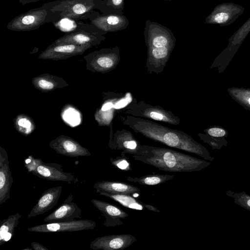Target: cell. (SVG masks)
Listing matches in <instances>:
<instances>
[{"label": "cell", "instance_id": "1", "mask_svg": "<svg viewBox=\"0 0 250 250\" xmlns=\"http://www.w3.org/2000/svg\"><path fill=\"white\" fill-rule=\"evenodd\" d=\"M121 120L124 125L149 139L195 154L205 160L214 159L207 150L184 131L172 129L151 120L131 115L121 116Z\"/></svg>", "mask_w": 250, "mask_h": 250}, {"label": "cell", "instance_id": "2", "mask_svg": "<svg viewBox=\"0 0 250 250\" xmlns=\"http://www.w3.org/2000/svg\"><path fill=\"white\" fill-rule=\"evenodd\" d=\"M135 160L155 167L160 170L191 172L205 168L210 164L190 155L168 148L141 145Z\"/></svg>", "mask_w": 250, "mask_h": 250}, {"label": "cell", "instance_id": "3", "mask_svg": "<svg viewBox=\"0 0 250 250\" xmlns=\"http://www.w3.org/2000/svg\"><path fill=\"white\" fill-rule=\"evenodd\" d=\"M60 15V12L42 5L15 17L7 24V28L14 31H32L45 23L58 21L61 19Z\"/></svg>", "mask_w": 250, "mask_h": 250}, {"label": "cell", "instance_id": "4", "mask_svg": "<svg viewBox=\"0 0 250 250\" xmlns=\"http://www.w3.org/2000/svg\"><path fill=\"white\" fill-rule=\"evenodd\" d=\"M102 0H56L43 4L53 11L61 12V18L75 21L86 20L98 9Z\"/></svg>", "mask_w": 250, "mask_h": 250}, {"label": "cell", "instance_id": "5", "mask_svg": "<svg viewBox=\"0 0 250 250\" xmlns=\"http://www.w3.org/2000/svg\"><path fill=\"white\" fill-rule=\"evenodd\" d=\"M107 33L94 25L79 21L73 30L54 42L56 44H74L89 45L91 47L99 45L105 39Z\"/></svg>", "mask_w": 250, "mask_h": 250}, {"label": "cell", "instance_id": "6", "mask_svg": "<svg viewBox=\"0 0 250 250\" xmlns=\"http://www.w3.org/2000/svg\"><path fill=\"white\" fill-rule=\"evenodd\" d=\"M124 114L146 119H151L178 125L180 120L170 111L158 105H152L143 101L134 102L125 108Z\"/></svg>", "mask_w": 250, "mask_h": 250}, {"label": "cell", "instance_id": "7", "mask_svg": "<svg viewBox=\"0 0 250 250\" xmlns=\"http://www.w3.org/2000/svg\"><path fill=\"white\" fill-rule=\"evenodd\" d=\"M87 68L95 72H107L115 68L120 60V47L103 48L84 57Z\"/></svg>", "mask_w": 250, "mask_h": 250}, {"label": "cell", "instance_id": "8", "mask_svg": "<svg viewBox=\"0 0 250 250\" xmlns=\"http://www.w3.org/2000/svg\"><path fill=\"white\" fill-rule=\"evenodd\" d=\"M147 49L170 46L174 47L176 38L167 27L147 20L144 31Z\"/></svg>", "mask_w": 250, "mask_h": 250}, {"label": "cell", "instance_id": "9", "mask_svg": "<svg viewBox=\"0 0 250 250\" xmlns=\"http://www.w3.org/2000/svg\"><path fill=\"white\" fill-rule=\"evenodd\" d=\"M95 222L86 219L70 221L47 223L29 227L30 232L48 233L58 232H74L92 229L95 228Z\"/></svg>", "mask_w": 250, "mask_h": 250}, {"label": "cell", "instance_id": "10", "mask_svg": "<svg viewBox=\"0 0 250 250\" xmlns=\"http://www.w3.org/2000/svg\"><path fill=\"white\" fill-rule=\"evenodd\" d=\"M89 19L91 24L107 33L125 29L129 24L126 17L120 14H100L95 11Z\"/></svg>", "mask_w": 250, "mask_h": 250}, {"label": "cell", "instance_id": "11", "mask_svg": "<svg viewBox=\"0 0 250 250\" xmlns=\"http://www.w3.org/2000/svg\"><path fill=\"white\" fill-rule=\"evenodd\" d=\"M91 47L89 45L56 44L53 42L41 53L39 58L55 61L64 60L74 56L82 55Z\"/></svg>", "mask_w": 250, "mask_h": 250}, {"label": "cell", "instance_id": "12", "mask_svg": "<svg viewBox=\"0 0 250 250\" xmlns=\"http://www.w3.org/2000/svg\"><path fill=\"white\" fill-rule=\"evenodd\" d=\"M137 241L129 234H112L96 238L90 244L94 250H123Z\"/></svg>", "mask_w": 250, "mask_h": 250}, {"label": "cell", "instance_id": "13", "mask_svg": "<svg viewBox=\"0 0 250 250\" xmlns=\"http://www.w3.org/2000/svg\"><path fill=\"white\" fill-rule=\"evenodd\" d=\"M141 145L131 132L125 129L117 131L110 139L111 149L122 150L121 155L126 154L138 155Z\"/></svg>", "mask_w": 250, "mask_h": 250}, {"label": "cell", "instance_id": "14", "mask_svg": "<svg viewBox=\"0 0 250 250\" xmlns=\"http://www.w3.org/2000/svg\"><path fill=\"white\" fill-rule=\"evenodd\" d=\"M73 195L70 193L63 203L43 219L46 223L70 221L81 219L82 210L73 202Z\"/></svg>", "mask_w": 250, "mask_h": 250}, {"label": "cell", "instance_id": "15", "mask_svg": "<svg viewBox=\"0 0 250 250\" xmlns=\"http://www.w3.org/2000/svg\"><path fill=\"white\" fill-rule=\"evenodd\" d=\"M51 148L58 153L70 157L89 156L88 150L74 139L64 135H60L49 143Z\"/></svg>", "mask_w": 250, "mask_h": 250}, {"label": "cell", "instance_id": "16", "mask_svg": "<svg viewBox=\"0 0 250 250\" xmlns=\"http://www.w3.org/2000/svg\"><path fill=\"white\" fill-rule=\"evenodd\" d=\"M32 173L44 179L65 182L68 184L78 181L72 173L65 172L62 165L53 163H47L42 160Z\"/></svg>", "mask_w": 250, "mask_h": 250}, {"label": "cell", "instance_id": "17", "mask_svg": "<svg viewBox=\"0 0 250 250\" xmlns=\"http://www.w3.org/2000/svg\"><path fill=\"white\" fill-rule=\"evenodd\" d=\"M91 202L105 217L104 225L105 227H114L123 225L121 219L128 216V213L120 208L110 203L97 199H92Z\"/></svg>", "mask_w": 250, "mask_h": 250}, {"label": "cell", "instance_id": "18", "mask_svg": "<svg viewBox=\"0 0 250 250\" xmlns=\"http://www.w3.org/2000/svg\"><path fill=\"white\" fill-rule=\"evenodd\" d=\"M61 186L50 188L43 192L28 215L29 218L43 214L58 204L62 192Z\"/></svg>", "mask_w": 250, "mask_h": 250}, {"label": "cell", "instance_id": "19", "mask_svg": "<svg viewBox=\"0 0 250 250\" xmlns=\"http://www.w3.org/2000/svg\"><path fill=\"white\" fill-rule=\"evenodd\" d=\"M13 182L7 153L4 148L0 147V204L9 199Z\"/></svg>", "mask_w": 250, "mask_h": 250}, {"label": "cell", "instance_id": "20", "mask_svg": "<svg viewBox=\"0 0 250 250\" xmlns=\"http://www.w3.org/2000/svg\"><path fill=\"white\" fill-rule=\"evenodd\" d=\"M97 193L106 192L112 194H124L138 197L140 190L137 187L126 183L117 181H101L93 185Z\"/></svg>", "mask_w": 250, "mask_h": 250}, {"label": "cell", "instance_id": "21", "mask_svg": "<svg viewBox=\"0 0 250 250\" xmlns=\"http://www.w3.org/2000/svg\"><path fill=\"white\" fill-rule=\"evenodd\" d=\"M100 195L105 196L114 200L123 206L137 210H143L147 209L149 211L159 212L160 211L155 207L145 204L134 197L127 194H112L106 192H100Z\"/></svg>", "mask_w": 250, "mask_h": 250}, {"label": "cell", "instance_id": "22", "mask_svg": "<svg viewBox=\"0 0 250 250\" xmlns=\"http://www.w3.org/2000/svg\"><path fill=\"white\" fill-rule=\"evenodd\" d=\"M32 83L37 89L43 92H49L67 84L62 79L47 74L33 79Z\"/></svg>", "mask_w": 250, "mask_h": 250}, {"label": "cell", "instance_id": "23", "mask_svg": "<svg viewBox=\"0 0 250 250\" xmlns=\"http://www.w3.org/2000/svg\"><path fill=\"white\" fill-rule=\"evenodd\" d=\"M21 217V214L16 213L0 221V246L12 238Z\"/></svg>", "mask_w": 250, "mask_h": 250}, {"label": "cell", "instance_id": "24", "mask_svg": "<svg viewBox=\"0 0 250 250\" xmlns=\"http://www.w3.org/2000/svg\"><path fill=\"white\" fill-rule=\"evenodd\" d=\"M174 177V175L155 174L144 175L139 177L128 176L126 177V179L129 182L141 185L154 186L171 180Z\"/></svg>", "mask_w": 250, "mask_h": 250}, {"label": "cell", "instance_id": "25", "mask_svg": "<svg viewBox=\"0 0 250 250\" xmlns=\"http://www.w3.org/2000/svg\"><path fill=\"white\" fill-rule=\"evenodd\" d=\"M218 5L216 7L212 13L206 19V23H226L231 19L232 15L229 11L231 8L228 7L227 5Z\"/></svg>", "mask_w": 250, "mask_h": 250}, {"label": "cell", "instance_id": "26", "mask_svg": "<svg viewBox=\"0 0 250 250\" xmlns=\"http://www.w3.org/2000/svg\"><path fill=\"white\" fill-rule=\"evenodd\" d=\"M124 5V0H102L98 10L103 14H123Z\"/></svg>", "mask_w": 250, "mask_h": 250}, {"label": "cell", "instance_id": "27", "mask_svg": "<svg viewBox=\"0 0 250 250\" xmlns=\"http://www.w3.org/2000/svg\"><path fill=\"white\" fill-rule=\"evenodd\" d=\"M15 123L17 129L23 134H29L34 128L31 120L24 115L19 116Z\"/></svg>", "mask_w": 250, "mask_h": 250}, {"label": "cell", "instance_id": "28", "mask_svg": "<svg viewBox=\"0 0 250 250\" xmlns=\"http://www.w3.org/2000/svg\"><path fill=\"white\" fill-rule=\"evenodd\" d=\"M227 193L234 198L235 203L250 210V195L244 192L233 193L231 191H228Z\"/></svg>", "mask_w": 250, "mask_h": 250}, {"label": "cell", "instance_id": "29", "mask_svg": "<svg viewBox=\"0 0 250 250\" xmlns=\"http://www.w3.org/2000/svg\"><path fill=\"white\" fill-rule=\"evenodd\" d=\"M110 162L111 165L117 168L125 171L132 170L131 164L128 158L125 156V155L117 156L115 158H111Z\"/></svg>", "mask_w": 250, "mask_h": 250}, {"label": "cell", "instance_id": "30", "mask_svg": "<svg viewBox=\"0 0 250 250\" xmlns=\"http://www.w3.org/2000/svg\"><path fill=\"white\" fill-rule=\"evenodd\" d=\"M41 159L35 158L33 156H29L25 160L24 166L28 172L32 173L41 161Z\"/></svg>", "mask_w": 250, "mask_h": 250}, {"label": "cell", "instance_id": "31", "mask_svg": "<svg viewBox=\"0 0 250 250\" xmlns=\"http://www.w3.org/2000/svg\"><path fill=\"white\" fill-rule=\"evenodd\" d=\"M250 31V18L249 20L237 31L234 38L238 39H242Z\"/></svg>", "mask_w": 250, "mask_h": 250}, {"label": "cell", "instance_id": "32", "mask_svg": "<svg viewBox=\"0 0 250 250\" xmlns=\"http://www.w3.org/2000/svg\"><path fill=\"white\" fill-rule=\"evenodd\" d=\"M208 134L214 137H222L226 134L225 131L221 128L213 127L208 130Z\"/></svg>", "mask_w": 250, "mask_h": 250}, {"label": "cell", "instance_id": "33", "mask_svg": "<svg viewBox=\"0 0 250 250\" xmlns=\"http://www.w3.org/2000/svg\"><path fill=\"white\" fill-rule=\"evenodd\" d=\"M31 246L34 250H48V249L44 246L37 242H32Z\"/></svg>", "mask_w": 250, "mask_h": 250}, {"label": "cell", "instance_id": "34", "mask_svg": "<svg viewBox=\"0 0 250 250\" xmlns=\"http://www.w3.org/2000/svg\"><path fill=\"white\" fill-rule=\"evenodd\" d=\"M40 0H19V2L21 3L22 5H25L29 3L34 2Z\"/></svg>", "mask_w": 250, "mask_h": 250}, {"label": "cell", "instance_id": "35", "mask_svg": "<svg viewBox=\"0 0 250 250\" xmlns=\"http://www.w3.org/2000/svg\"><path fill=\"white\" fill-rule=\"evenodd\" d=\"M32 249H33L32 248H26L25 249H23V250H32Z\"/></svg>", "mask_w": 250, "mask_h": 250}, {"label": "cell", "instance_id": "36", "mask_svg": "<svg viewBox=\"0 0 250 250\" xmlns=\"http://www.w3.org/2000/svg\"><path fill=\"white\" fill-rule=\"evenodd\" d=\"M249 101V104H250V98L249 99V101Z\"/></svg>", "mask_w": 250, "mask_h": 250}, {"label": "cell", "instance_id": "37", "mask_svg": "<svg viewBox=\"0 0 250 250\" xmlns=\"http://www.w3.org/2000/svg\"></svg>", "mask_w": 250, "mask_h": 250}]
</instances>
